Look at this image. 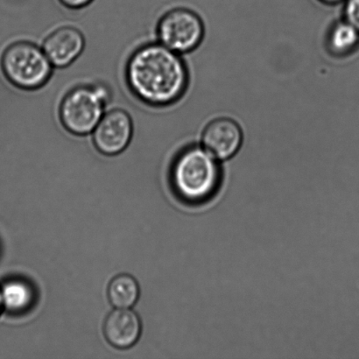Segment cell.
I'll return each instance as SVG.
<instances>
[{
	"label": "cell",
	"instance_id": "obj_1",
	"mask_svg": "<svg viewBox=\"0 0 359 359\" xmlns=\"http://www.w3.org/2000/svg\"><path fill=\"white\" fill-rule=\"evenodd\" d=\"M126 81L137 100L152 107L177 103L188 90L189 74L181 55L158 42L140 46L126 65Z\"/></svg>",
	"mask_w": 359,
	"mask_h": 359
},
{
	"label": "cell",
	"instance_id": "obj_2",
	"mask_svg": "<svg viewBox=\"0 0 359 359\" xmlns=\"http://www.w3.org/2000/svg\"><path fill=\"white\" fill-rule=\"evenodd\" d=\"M220 181L217 159L203 146L185 147L172 164V185L180 198L186 203L206 202L216 194Z\"/></svg>",
	"mask_w": 359,
	"mask_h": 359
},
{
	"label": "cell",
	"instance_id": "obj_3",
	"mask_svg": "<svg viewBox=\"0 0 359 359\" xmlns=\"http://www.w3.org/2000/svg\"><path fill=\"white\" fill-rule=\"evenodd\" d=\"M111 98V90L104 83L72 88L60 104L59 118L63 128L73 135H91Z\"/></svg>",
	"mask_w": 359,
	"mask_h": 359
},
{
	"label": "cell",
	"instance_id": "obj_4",
	"mask_svg": "<svg viewBox=\"0 0 359 359\" xmlns=\"http://www.w3.org/2000/svg\"><path fill=\"white\" fill-rule=\"evenodd\" d=\"M0 69L13 86L33 91L49 82L55 68L42 48L33 42L19 41L7 46L2 52Z\"/></svg>",
	"mask_w": 359,
	"mask_h": 359
},
{
	"label": "cell",
	"instance_id": "obj_5",
	"mask_svg": "<svg viewBox=\"0 0 359 359\" xmlns=\"http://www.w3.org/2000/svg\"><path fill=\"white\" fill-rule=\"evenodd\" d=\"M205 28L194 11L177 7L168 11L157 24L158 41L179 55L196 50L202 43Z\"/></svg>",
	"mask_w": 359,
	"mask_h": 359
},
{
	"label": "cell",
	"instance_id": "obj_6",
	"mask_svg": "<svg viewBox=\"0 0 359 359\" xmlns=\"http://www.w3.org/2000/svg\"><path fill=\"white\" fill-rule=\"evenodd\" d=\"M91 136L98 152L107 156H118L132 142L133 122L131 116L122 109L105 111Z\"/></svg>",
	"mask_w": 359,
	"mask_h": 359
},
{
	"label": "cell",
	"instance_id": "obj_7",
	"mask_svg": "<svg viewBox=\"0 0 359 359\" xmlns=\"http://www.w3.org/2000/svg\"><path fill=\"white\" fill-rule=\"evenodd\" d=\"M244 133L234 119L221 117L208 123L202 135V146L217 160L230 159L241 149Z\"/></svg>",
	"mask_w": 359,
	"mask_h": 359
},
{
	"label": "cell",
	"instance_id": "obj_8",
	"mask_svg": "<svg viewBox=\"0 0 359 359\" xmlns=\"http://www.w3.org/2000/svg\"><path fill=\"white\" fill-rule=\"evenodd\" d=\"M41 48L54 68L65 69L83 54L86 38L76 27H61L46 37Z\"/></svg>",
	"mask_w": 359,
	"mask_h": 359
},
{
	"label": "cell",
	"instance_id": "obj_9",
	"mask_svg": "<svg viewBox=\"0 0 359 359\" xmlns=\"http://www.w3.org/2000/svg\"><path fill=\"white\" fill-rule=\"evenodd\" d=\"M142 325L138 315L129 309H116L104 323L107 342L117 349H128L138 342Z\"/></svg>",
	"mask_w": 359,
	"mask_h": 359
},
{
	"label": "cell",
	"instance_id": "obj_10",
	"mask_svg": "<svg viewBox=\"0 0 359 359\" xmlns=\"http://www.w3.org/2000/svg\"><path fill=\"white\" fill-rule=\"evenodd\" d=\"M327 48L336 57H346L359 48V31L346 19L337 21L330 28Z\"/></svg>",
	"mask_w": 359,
	"mask_h": 359
},
{
	"label": "cell",
	"instance_id": "obj_11",
	"mask_svg": "<svg viewBox=\"0 0 359 359\" xmlns=\"http://www.w3.org/2000/svg\"><path fill=\"white\" fill-rule=\"evenodd\" d=\"M107 297L116 309H130L139 300V284L130 274H118L109 283Z\"/></svg>",
	"mask_w": 359,
	"mask_h": 359
},
{
	"label": "cell",
	"instance_id": "obj_12",
	"mask_svg": "<svg viewBox=\"0 0 359 359\" xmlns=\"http://www.w3.org/2000/svg\"><path fill=\"white\" fill-rule=\"evenodd\" d=\"M3 305L11 312H22L31 307L34 300L33 287L26 281H8L1 290Z\"/></svg>",
	"mask_w": 359,
	"mask_h": 359
},
{
	"label": "cell",
	"instance_id": "obj_13",
	"mask_svg": "<svg viewBox=\"0 0 359 359\" xmlns=\"http://www.w3.org/2000/svg\"><path fill=\"white\" fill-rule=\"evenodd\" d=\"M344 19L359 31V0H344Z\"/></svg>",
	"mask_w": 359,
	"mask_h": 359
},
{
	"label": "cell",
	"instance_id": "obj_14",
	"mask_svg": "<svg viewBox=\"0 0 359 359\" xmlns=\"http://www.w3.org/2000/svg\"><path fill=\"white\" fill-rule=\"evenodd\" d=\"M59 1L67 8L79 10L90 5L94 0H59Z\"/></svg>",
	"mask_w": 359,
	"mask_h": 359
},
{
	"label": "cell",
	"instance_id": "obj_15",
	"mask_svg": "<svg viewBox=\"0 0 359 359\" xmlns=\"http://www.w3.org/2000/svg\"><path fill=\"white\" fill-rule=\"evenodd\" d=\"M318 1L325 4L327 6H336L344 2V0H318Z\"/></svg>",
	"mask_w": 359,
	"mask_h": 359
},
{
	"label": "cell",
	"instance_id": "obj_16",
	"mask_svg": "<svg viewBox=\"0 0 359 359\" xmlns=\"http://www.w3.org/2000/svg\"><path fill=\"white\" fill-rule=\"evenodd\" d=\"M3 306L4 305H3V301H2L1 290H0V312H1Z\"/></svg>",
	"mask_w": 359,
	"mask_h": 359
}]
</instances>
